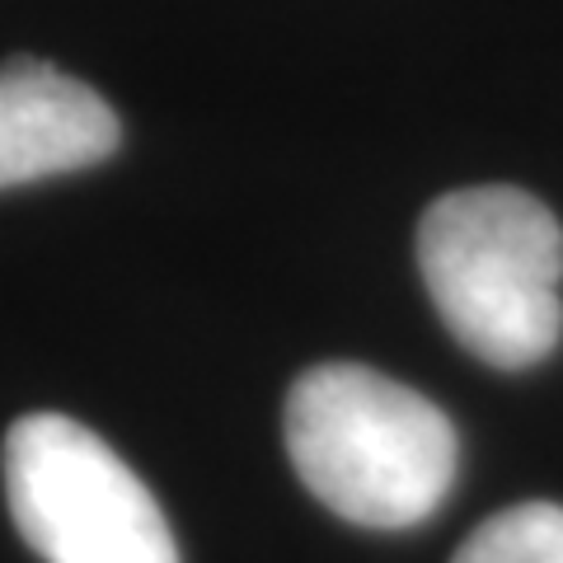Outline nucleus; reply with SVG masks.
Listing matches in <instances>:
<instances>
[{
  "label": "nucleus",
  "instance_id": "nucleus-1",
  "mask_svg": "<svg viewBox=\"0 0 563 563\" xmlns=\"http://www.w3.org/2000/svg\"><path fill=\"white\" fill-rule=\"evenodd\" d=\"M287 455L329 512L372 531H409L446 503L461 465L451 418L409 385L329 362L291 385Z\"/></svg>",
  "mask_w": 563,
  "mask_h": 563
},
{
  "label": "nucleus",
  "instance_id": "nucleus-2",
  "mask_svg": "<svg viewBox=\"0 0 563 563\" xmlns=\"http://www.w3.org/2000/svg\"><path fill=\"white\" fill-rule=\"evenodd\" d=\"M418 268L442 324L498 372H526L563 333V225L531 192L461 188L428 207Z\"/></svg>",
  "mask_w": 563,
  "mask_h": 563
},
{
  "label": "nucleus",
  "instance_id": "nucleus-3",
  "mask_svg": "<svg viewBox=\"0 0 563 563\" xmlns=\"http://www.w3.org/2000/svg\"><path fill=\"white\" fill-rule=\"evenodd\" d=\"M5 498L47 563H179V544L132 465L66 413H24L5 432Z\"/></svg>",
  "mask_w": 563,
  "mask_h": 563
},
{
  "label": "nucleus",
  "instance_id": "nucleus-4",
  "mask_svg": "<svg viewBox=\"0 0 563 563\" xmlns=\"http://www.w3.org/2000/svg\"><path fill=\"white\" fill-rule=\"evenodd\" d=\"M118 113L52 62L0 66V188L90 169L118 151Z\"/></svg>",
  "mask_w": 563,
  "mask_h": 563
},
{
  "label": "nucleus",
  "instance_id": "nucleus-5",
  "mask_svg": "<svg viewBox=\"0 0 563 563\" xmlns=\"http://www.w3.org/2000/svg\"><path fill=\"white\" fill-rule=\"evenodd\" d=\"M451 563H563V507L521 503L488 517Z\"/></svg>",
  "mask_w": 563,
  "mask_h": 563
}]
</instances>
